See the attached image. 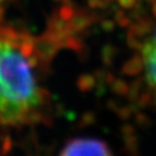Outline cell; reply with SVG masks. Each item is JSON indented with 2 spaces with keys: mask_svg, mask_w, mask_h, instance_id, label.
Wrapping results in <instances>:
<instances>
[{
  "mask_svg": "<svg viewBox=\"0 0 156 156\" xmlns=\"http://www.w3.org/2000/svg\"><path fill=\"white\" fill-rule=\"evenodd\" d=\"M42 96L28 59L0 41V122L17 125L41 104Z\"/></svg>",
  "mask_w": 156,
  "mask_h": 156,
  "instance_id": "obj_1",
  "label": "cell"
},
{
  "mask_svg": "<svg viewBox=\"0 0 156 156\" xmlns=\"http://www.w3.org/2000/svg\"><path fill=\"white\" fill-rule=\"evenodd\" d=\"M62 155H109V147L101 140L74 139L71 140L62 151Z\"/></svg>",
  "mask_w": 156,
  "mask_h": 156,
  "instance_id": "obj_2",
  "label": "cell"
},
{
  "mask_svg": "<svg viewBox=\"0 0 156 156\" xmlns=\"http://www.w3.org/2000/svg\"><path fill=\"white\" fill-rule=\"evenodd\" d=\"M141 53L147 82L156 96V28L147 42L142 45Z\"/></svg>",
  "mask_w": 156,
  "mask_h": 156,
  "instance_id": "obj_3",
  "label": "cell"
}]
</instances>
